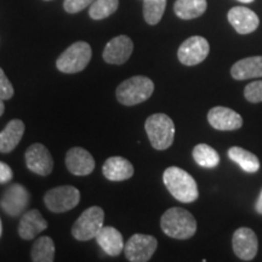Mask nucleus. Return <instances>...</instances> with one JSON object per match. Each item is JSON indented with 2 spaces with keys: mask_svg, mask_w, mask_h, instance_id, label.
<instances>
[{
  "mask_svg": "<svg viewBox=\"0 0 262 262\" xmlns=\"http://www.w3.org/2000/svg\"><path fill=\"white\" fill-rule=\"evenodd\" d=\"M103 176L110 181H125L133 178L134 166L123 157H111L102 166Z\"/></svg>",
  "mask_w": 262,
  "mask_h": 262,
  "instance_id": "obj_17",
  "label": "nucleus"
},
{
  "mask_svg": "<svg viewBox=\"0 0 262 262\" xmlns=\"http://www.w3.org/2000/svg\"><path fill=\"white\" fill-rule=\"evenodd\" d=\"M4 111H5V104H4V100H2V98H0V117L3 116V113H4Z\"/></svg>",
  "mask_w": 262,
  "mask_h": 262,
  "instance_id": "obj_33",
  "label": "nucleus"
},
{
  "mask_svg": "<svg viewBox=\"0 0 262 262\" xmlns=\"http://www.w3.org/2000/svg\"><path fill=\"white\" fill-rule=\"evenodd\" d=\"M193 159L199 166L205 169H214L220 164V156L216 150L205 143H199L193 148Z\"/></svg>",
  "mask_w": 262,
  "mask_h": 262,
  "instance_id": "obj_24",
  "label": "nucleus"
},
{
  "mask_svg": "<svg viewBox=\"0 0 262 262\" xmlns=\"http://www.w3.org/2000/svg\"><path fill=\"white\" fill-rule=\"evenodd\" d=\"M206 0H176L173 11L182 19H193L202 16L206 11Z\"/></svg>",
  "mask_w": 262,
  "mask_h": 262,
  "instance_id": "obj_23",
  "label": "nucleus"
},
{
  "mask_svg": "<svg viewBox=\"0 0 262 262\" xmlns=\"http://www.w3.org/2000/svg\"><path fill=\"white\" fill-rule=\"evenodd\" d=\"M47 2H49V0H47Z\"/></svg>",
  "mask_w": 262,
  "mask_h": 262,
  "instance_id": "obj_36",
  "label": "nucleus"
},
{
  "mask_svg": "<svg viewBox=\"0 0 262 262\" xmlns=\"http://www.w3.org/2000/svg\"><path fill=\"white\" fill-rule=\"evenodd\" d=\"M66 165L71 173L75 176H86L94 171V157L86 149L80 147H74L67 152Z\"/></svg>",
  "mask_w": 262,
  "mask_h": 262,
  "instance_id": "obj_15",
  "label": "nucleus"
},
{
  "mask_svg": "<svg viewBox=\"0 0 262 262\" xmlns=\"http://www.w3.org/2000/svg\"><path fill=\"white\" fill-rule=\"evenodd\" d=\"M228 21L239 34L253 33L260 25L258 16L253 10L244 8V6H235L229 10Z\"/></svg>",
  "mask_w": 262,
  "mask_h": 262,
  "instance_id": "obj_16",
  "label": "nucleus"
},
{
  "mask_svg": "<svg viewBox=\"0 0 262 262\" xmlns=\"http://www.w3.org/2000/svg\"><path fill=\"white\" fill-rule=\"evenodd\" d=\"M160 227L170 238L188 239L195 234L196 221L186 209L170 208L160 219Z\"/></svg>",
  "mask_w": 262,
  "mask_h": 262,
  "instance_id": "obj_2",
  "label": "nucleus"
},
{
  "mask_svg": "<svg viewBox=\"0 0 262 262\" xmlns=\"http://www.w3.org/2000/svg\"><path fill=\"white\" fill-rule=\"evenodd\" d=\"M48 228V222L38 210H29L22 216L18 225V234L25 241H31Z\"/></svg>",
  "mask_w": 262,
  "mask_h": 262,
  "instance_id": "obj_18",
  "label": "nucleus"
},
{
  "mask_svg": "<svg viewBox=\"0 0 262 262\" xmlns=\"http://www.w3.org/2000/svg\"><path fill=\"white\" fill-rule=\"evenodd\" d=\"M158 242L148 234H134L124 247V253L131 262H147L156 253Z\"/></svg>",
  "mask_w": 262,
  "mask_h": 262,
  "instance_id": "obj_8",
  "label": "nucleus"
},
{
  "mask_svg": "<svg viewBox=\"0 0 262 262\" xmlns=\"http://www.w3.org/2000/svg\"><path fill=\"white\" fill-rule=\"evenodd\" d=\"M29 204V193L22 185L15 183L10 186L0 199L3 210L11 217H17Z\"/></svg>",
  "mask_w": 262,
  "mask_h": 262,
  "instance_id": "obj_11",
  "label": "nucleus"
},
{
  "mask_svg": "<svg viewBox=\"0 0 262 262\" xmlns=\"http://www.w3.org/2000/svg\"><path fill=\"white\" fill-rule=\"evenodd\" d=\"M244 97L248 102H262V80H256L248 84L244 89Z\"/></svg>",
  "mask_w": 262,
  "mask_h": 262,
  "instance_id": "obj_28",
  "label": "nucleus"
},
{
  "mask_svg": "<svg viewBox=\"0 0 262 262\" xmlns=\"http://www.w3.org/2000/svg\"><path fill=\"white\" fill-rule=\"evenodd\" d=\"M255 209H256L257 214L262 215V189H261L260 195H258V198L256 201V204H255Z\"/></svg>",
  "mask_w": 262,
  "mask_h": 262,
  "instance_id": "obj_32",
  "label": "nucleus"
},
{
  "mask_svg": "<svg viewBox=\"0 0 262 262\" xmlns=\"http://www.w3.org/2000/svg\"><path fill=\"white\" fill-rule=\"evenodd\" d=\"M166 8V0H143V17L150 26L158 25Z\"/></svg>",
  "mask_w": 262,
  "mask_h": 262,
  "instance_id": "obj_26",
  "label": "nucleus"
},
{
  "mask_svg": "<svg viewBox=\"0 0 262 262\" xmlns=\"http://www.w3.org/2000/svg\"><path fill=\"white\" fill-rule=\"evenodd\" d=\"M2 232H3V227H2V220H0V237H2Z\"/></svg>",
  "mask_w": 262,
  "mask_h": 262,
  "instance_id": "obj_35",
  "label": "nucleus"
},
{
  "mask_svg": "<svg viewBox=\"0 0 262 262\" xmlns=\"http://www.w3.org/2000/svg\"><path fill=\"white\" fill-rule=\"evenodd\" d=\"M80 202V192L73 186L52 188L44 195V204L52 212H64L74 209Z\"/></svg>",
  "mask_w": 262,
  "mask_h": 262,
  "instance_id": "obj_7",
  "label": "nucleus"
},
{
  "mask_svg": "<svg viewBox=\"0 0 262 262\" xmlns=\"http://www.w3.org/2000/svg\"><path fill=\"white\" fill-rule=\"evenodd\" d=\"M104 211L100 206H91L81 214L72 227V234L77 241L86 242L96 238L103 227Z\"/></svg>",
  "mask_w": 262,
  "mask_h": 262,
  "instance_id": "obj_6",
  "label": "nucleus"
},
{
  "mask_svg": "<svg viewBox=\"0 0 262 262\" xmlns=\"http://www.w3.org/2000/svg\"><path fill=\"white\" fill-rule=\"evenodd\" d=\"M155 91V83L147 77L136 75L124 80L117 88V100L124 106H135L142 103L152 96Z\"/></svg>",
  "mask_w": 262,
  "mask_h": 262,
  "instance_id": "obj_4",
  "label": "nucleus"
},
{
  "mask_svg": "<svg viewBox=\"0 0 262 262\" xmlns=\"http://www.w3.org/2000/svg\"><path fill=\"white\" fill-rule=\"evenodd\" d=\"M14 96V86L10 83V80L6 77L4 71L0 68V98L2 100H10Z\"/></svg>",
  "mask_w": 262,
  "mask_h": 262,
  "instance_id": "obj_30",
  "label": "nucleus"
},
{
  "mask_svg": "<svg viewBox=\"0 0 262 262\" xmlns=\"http://www.w3.org/2000/svg\"><path fill=\"white\" fill-rule=\"evenodd\" d=\"M91 60V47L85 41H77L64 50L57 58V70L73 74L84 71Z\"/></svg>",
  "mask_w": 262,
  "mask_h": 262,
  "instance_id": "obj_5",
  "label": "nucleus"
},
{
  "mask_svg": "<svg viewBox=\"0 0 262 262\" xmlns=\"http://www.w3.org/2000/svg\"><path fill=\"white\" fill-rule=\"evenodd\" d=\"M119 0H95L90 5L89 15L94 19H103L110 17L117 11Z\"/></svg>",
  "mask_w": 262,
  "mask_h": 262,
  "instance_id": "obj_27",
  "label": "nucleus"
},
{
  "mask_svg": "<svg viewBox=\"0 0 262 262\" xmlns=\"http://www.w3.org/2000/svg\"><path fill=\"white\" fill-rule=\"evenodd\" d=\"M231 75L235 80L262 78V56L247 57L232 66Z\"/></svg>",
  "mask_w": 262,
  "mask_h": 262,
  "instance_id": "obj_20",
  "label": "nucleus"
},
{
  "mask_svg": "<svg viewBox=\"0 0 262 262\" xmlns=\"http://www.w3.org/2000/svg\"><path fill=\"white\" fill-rule=\"evenodd\" d=\"M228 157L229 159L237 163L245 172L254 173L260 170V160H258L257 157L254 153L242 148V147H231L228 149Z\"/></svg>",
  "mask_w": 262,
  "mask_h": 262,
  "instance_id": "obj_22",
  "label": "nucleus"
},
{
  "mask_svg": "<svg viewBox=\"0 0 262 262\" xmlns=\"http://www.w3.org/2000/svg\"><path fill=\"white\" fill-rule=\"evenodd\" d=\"M163 181L173 198L182 203L195 202L199 196L195 180L178 166H170L163 173Z\"/></svg>",
  "mask_w": 262,
  "mask_h": 262,
  "instance_id": "obj_1",
  "label": "nucleus"
},
{
  "mask_svg": "<svg viewBox=\"0 0 262 262\" xmlns=\"http://www.w3.org/2000/svg\"><path fill=\"white\" fill-rule=\"evenodd\" d=\"M94 2L95 0H64L63 8L68 14H77L90 6Z\"/></svg>",
  "mask_w": 262,
  "mask_h": 262,
  "instance_id": "obj_29",
  "label": "nucleus"
},
{
  "mask_svg": "<svg viewBox=\"0 0 262 262\" xmlns=\"http://www.w3.org/2000/svg\"><path fill=\"white\" fill-rule=\"evenodd\" d=\"M32 261L52 262L55 260V244L50 237H40L32 248Z\"/></svg>",
  "mask_w": 262,
  "mask_h": 262,
  "instance_id": "obj_25",
  "label": "nucleus"
},
{
  "mask_svg": "<svg viewBox=\"0 0 262 262\" xmlns=\"http://www.w3.org/2000/svg\"><path fill=\"white\" fill-rule=\"evenodd\" d=\"M210 47L205 38L194 35L188 38L179 48L178 57L179 61L185 66L199 64L208 57Z\"/></svg>",
  "mask_w": 262,
  "mask_h": 262,
  "instance_id": "obj_9",
  "label": "nucleus"
},
{
  "mask_svg": "<svg viewBox=\"0 0 262 262\" xmlns=\"http://www.w3.org/2000/svg\"><path fill=\"white\" fill-rule=\"evenodd\" d=\"M25 134V124L19 119L10 120L0 133V152L10 153L14 150Z\"/></svg>",
  "mask_w": 262,
  "mask_h": 262,
  "instance_id": "obj_21",
  "label": "nucleus"
},
{
  "mask_svg": "<svg viewBox=\"0 0 262 262\" xmlns=\"http://www.w3.org/2000/svg\"><path fill=\"white\" fill-rule=\"evenodd\" d=\"M233 251L243 261H251L258 250V239L255 232L249 227H241L234 232L232 238Z\"/></svg>",
  "mask_w": 262,
  "mask_h": 262,
  "instance_id": "obj_12",
  "label": "nucleus"
},
{
  "mask_svg": "<svg viewBox=\"0 0 262 262\" xmlns=\"http://www.w3.org/2000/svg\"><path fill=\"white\" fill-rule=\"evenodd\" d=\"M134 50L133 40L126 35H119L107 42L103 50V60L110 64H123L129 60Z\"/></svg>",
  "mask_w": 262,
  "mask_h": 262,
  "instance_id": "obj_14",
  "label": "nucleus"
},
{
  "mask_svg": "<svg viewBox=\"0 0 262 262\" xmlns=\"http://www.w3.org/2000/svg\"><path fill=\"white\" fill-rule=\"evenodd\" d=\"M208 122L216 130L234 131L243 126V118L231 108L217 106L208 113Z\"/></svg>",
  "mask_w": 262,
  "mask_h": 262,
  "instance_id": "obj_13",
  "label": "nucleus"
},
{
  "mask_svg": "<svg viewBox=\"0 0 262 262\" xmlns=\"http://www.w3.org/2000/svg\"><path fill=\"white\" fill-rule=\"evenodd\" d=\"M238 2H241V3H245V4H249V3H253L254 0H238Z\"/></svg>",
  "mask_w": 262,
  "mask_h": 262,
  "instance_id": "obj_34",
  "label": "nucleus"
},
{
  "mask_svg": "<svg viewBox=\"0 0 262 262\" xmlns=\"http://www.w3.org/2000/svg\"><path fill=\"white\" fill-rule=\"evenodd\" d=\"M145 129L153 148L164 150L172 145L175 137V124L166 114H152L147 118Z\"/></svg>",
  "mask_w": 262,
  "mask_h": 262,
  "instance_id": "obj_3",
  "label": "nucleus"
},
{
  "mask_svg": "<svg viewBox=\"0 0 262 262\" xmlns=\"http://www.w3.org/2000/svg\"><path fill=\"white\" fill-rule=\"evenodd\" d=\"M26 165L32 172L40 176L50 175L54 169V159L49 149L41 143H34L26 150Z\"/></svg>",
  "mask_w": 262,
  "mask_h": 262,
  "instance_id": "obj_10",
  "label": "nucleus"
},
{
  "mask_svg": "<svg viewBox=\"0 0 262 262\" xmlns=\"http://www.w3.org/2000/svg\"><path fill=\"white\" fill-rule=\"evenodd\" d=\"M12 170L8 164L0 162V183H6L9 182L10 180H12Z\"/></svg>",
  "mask_w": 262,
  "mask_h": 262,
  "instance_id": "obj_31",
  "label": "nucleus"
},
{
  "mask_svg": "<svg viewBox=\"0 0 262 262\" xmlns=\"http://www.w3.org/2000/svg\"><path fill=\"white\" fill-rule=\"evenodd\" d=\"M95 239L97 241L101 249L110 256H118L125 247L122 233L117 228L111 227V226L101 228Z\"/></svg>",
  "mask_w": 262,
  "mask_h": 262,
  "instance_id": "obj_19",
  "label": "nucleus"
}]
</instances>
